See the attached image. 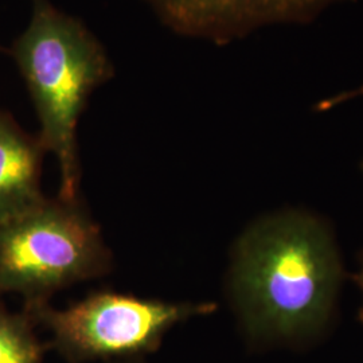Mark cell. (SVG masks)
Wrapping results in <instances>:
<instances>
[{
    "label": "cell",
    "mask_w": 363,
    "mask_h": 363,
    "mask_svg": "<svg viewBox=\"0 0 363 363\" xmlns=\"http://www.w3.org/2000/svg\"><path fill=\"white\" fill-rule=\"evenodd\" d=\"M358 96H363V86L355 89V91H345V93L339 94V96H337V100H339L340 103H345V101L351 100V99H354V97H358Z\"/></svg>",
    "instance_id": "obj_9"
},
{
    "label": "cell",
    "mask_w": 363,
    "mask_h": 363,
    "mask_svg": "<svg viewBox=\"0 0 363 363\" xmlns=\"http://www.w3.org/2000/svg\"><path fill=\"white\" fill-rule=\"evenodd\" d=\"M26 30L13 42V55L35 105L45 151L61 171V199H76L79 178L77 125L93 91L113 77L103 43L81 21L50 0H31Z\"/></svg>",
    "instance_id": "obj_2"
},
{
    "label": "cell",
    "mask_w": 363,
    "mask_h": 363,
    "mask_svg": "<svg viewBox=\"0 0 363 363\" xmlns=\"http://www.w3.org/2000/svg\"><path fill=\"white\" fill-rule=\"evenodd\" d=\"M43 147L30 139L11 117L0 112V223L37 208Z\"/></svg>",
    "instance_id": "obj_6"
},
{
    "label": "cell",
    "mask_w": 363,
    "mask_h": 363,
    "mask_svg": "<svg viewBox=\"0 0 363 363\" xmlns=\"http://www.w3.org/2000/svg\"><path fill=\"white\" fill-rule=\"evenodd\" d=\"M362 169H363V163H362Z\"/></svg>",
    "instance_id": "obj_11"
},
{
    "label": "cell",
    "mask_w": 363,
    "mask_h": 363,
    "mask_svg": "<svg viewBox=\"0 0 363 363\" xmlns=\"http://www.w3.org/2000/svg\"><path fill=\"white\" fill-rule=\"evenodd\" d=\"M99 228L74 201H45L0 223V294L45 301L50 294L108 271Z\"/></svg>",
    "instance_id": "obj_3"
},
{
    "label": "cell",
    "mask_w": 363,
    "mask_h": 363,
    "mask_svg": "<svg viewBox=\"0 0 363 363\" xmlns=\"http://www.w3.org/2000/svg\"><path fill=\"white\" fill-rule=\"evenodd\" d=\"M214 310L211 303H166L96 294L64 310L31 301L26 313L50 331L52 347L64 359L86 363L142 358L157 350L175 325Z\"/></svg>",
    "instance_id": "obj_4"
},
{
    "label": "cell",
    "mask_w": 363,
    "mask_h": 363,
    "mask_svg": "<svg viewBox=\"0 0 363 363\" xmlns=\"http://www.w3.org/2000/svg\"><path fill=\"white\" fill-rule=\"evenodd\" d=\"M343 268L323 220L298 210L255 222L234 247L229 294L255 346H303L331 323Z\"/></svg>",
    "instance_id": "obj_1"
},
{
    "label": "cell",
    "mask_w": 363,
    "mask_h": 363,
    "mask_svg": "<svg viewBox=\"0 0 363 363\" xmlns=\"http://www.w3.org/2000/svg\"><path fill=\"white\" fill-rule=\"evenodd\" d=\"M179 35L226 43L261 27L310 21L345 0H144Z\"/></svg>",
    "instance_id": "obj_5"
},
{
    "label": "cell",
    "mask_w": 363,
    "mask_h": 363,
    "mask_svg": "<svg viewBox=\"0 0 363 363\" xmlns=\"http://www.w3.org/2000/svg\"><path fill=\"white\" fill-rule=\"evenodd\" d=\"M33 325L27 313L0 310V363H42L43 346Z\"/></svg>",
    "instance_id": "obj_7"
},
{
    "label": "cell",
    "mask_w": 363,
    "mask_h": 363,
    "mask_svg": "<svg viewBox=\"0 0 363 363\" xmlns=\"http://www.w3.org/2000/svg\"><path fill=\"white\" fill-rule=\"evenodd\" d=\"M109 363H143L140 358H132V359H123V361H115Z\"/></svg>",
    "instance_id": "obj_10"
},
{
    "label": "cell",
    "mask_w": 363,
    "mask_h": 363,
    "mask_svg": "<svg viewBox=\"0 0 363 363\" xmlns=\"http://www.w3.org/2000/svg\"><path fill=\"white\" fill-rule=\"evenodd\" d=\"M351 279L355 281L357 286L362 289L363 292V253L361 255V257H359V271L355 273V274H352ZM358 318H359V320H361V323L363 325V304L361 310H359V313H358Z\"/></svg>",
    "instance_id": "obj_8"
}]
</instances>
